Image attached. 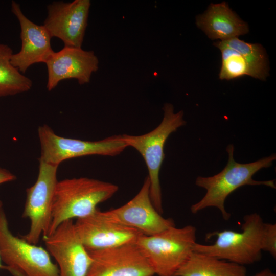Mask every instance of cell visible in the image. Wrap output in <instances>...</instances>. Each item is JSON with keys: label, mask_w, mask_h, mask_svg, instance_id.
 <instances>
[{"label": "cell", "mask_w": 276, "mask_h": 276, "mask_svg": "<svg viewBox=\"0 0 276 276\" xmlns=\"http://www.w3.org/2000/svg\"><path fill=\"white\" fill-rule=\"evenodd\" d=\"M226 150L228 155V162L220 172L210 177H197L196 185L205 189L206 192L201 200L191 206L192 213L196 214L209 207H215L219 209L223 219L228 220L231 215L225 210V201L236 189L245 185H265L275 188L274 180L257 181L252 179V176L260 170L272 166L276 159L275 154L254 162L241 164L234 158V147L232 144L228 145Z\"/></svg>", "instance_id": "cell-1"}, {"label": "cell", "mask_w": 276, "mask_h": 276, "mask_svg": "<svg viewBox=\"0 0 276 276\" xmlns=\"http://www.w3.org/2000/svg\"><path fill=\"white\" fill-rule=\"evenodd\" d=\"M118 189V186L114 183L87 177L58 181L48 235L66 220L77 219L93 214L97 210L99 204L112 197Z\"/></svg>", "instance_id": "cell-2"}, {"label": "cell", "mask_w": 276, "mask_h": 276, "mask_svg": "<svg viewBox=\"0 0 276 276\" xmlns=\"http://www.w3.org/2000/svg\"><path fill=\"white\" fill-rule=\"evenodd\" d=\"M164 117L160 123L153 130L141 135H120L127 147L135 149L143 157L148 171L150 197L155 209L163 213L159 171L165 158V144L169 136L177 129L186 124L183 112L174 111L171 104L163 107Z\"/></svg>", "instance_id": "cell-3"}, {"label": "cell", "mask_w": 276, "mask_h": 276, "mask_svg": "<svg viewBox=\"0 0 276 276\" xmlns=\"http://www.w3.org/2000/svg\"><path fill=\"white\" fill-rule=\"evenodd\" d=\"M196 228L188 225L171 227L153 235H141L135 242L155 274L174 276L194 251Z\"/></svg>", "instance_id": "cell-4"}, {"label": "cell", "mask_w": 276, "mask_h": 276, "mask_svg": "<svg viewBox=\"0 0 276 276\" xmlns=\"http://www.w3.org/2000/svg\"><path fill=\"white\" fill-rule=\"evenodd\" d=\"M264 222L257 213L244 217L240 232L224 230L208 234L216 236L215 243L204 245L196 243L194 251L244 266L259 261L262 257Z\"/></svg>", "instance_id": "cell-5"}, {"label": "cell", "mask_w": 276, "mask_h": 276, "mask_svg": "<svg viewBox=\"0 0 276 276\" xmlns=\"http://www.w3.org/2000/svg\"><path fill=\"white\" fill-rule=\"evenodd\" d=\"M0 257L13 276H59L56 264L44 248L13 235L0 207Z\"/></svg>", "instance_id": "cell-6"}, {"label": "cell", "mask_w": 276, "mask_h": 276, "mask_svg": "<svg viewBox=\"0 0 276 276\" xmlns=\"http://www.w3.org/2000/svg\"><path fill=\"white\" fill-rule=\"evenodd\" d=\"M38 135L41 147L39 161L57 166L65 160L81 156L117 155L127 147L120 135L97 141H83L59 136L45 124L39 126Z\"/></svg>", "instance_id": "cell-7"}, {"label": "cell", "mask_w": 276, "mask_h": 276, "mask_svg": "<svg viewBox=\"0 0 276 276\" xmlns=\"http://www.w3.org/2000/svg\"><path fill=\"white\" fill-rule=\"evenodd\" d=\"M37 180L26 189L22 217L30 221L28 232L21 237L29 243L37 244L40 237L48 235L51 223L52 207L58 182V166L39 161Z\"/></svg>", "instance_id": "cell-8"}, {"label": "cell", "mask_w": 276, "mask_h": 276, "mask_svg": "<svg viewBox=\"0 0 276 276\" xmlns=\"http://www.w3.org/2000/svg\"><path fill=\"white\" fill-rule=\"evenodd\" d=\"M46 249L55 259L59 276H86L92 259L80 240L73 220L61 223L43 237Z\"/></svg>", "instance_id": "cell-9"}, {"label": "cell", "mask_w": 276, "mask_h": 276, "mask_svg": "<svg viewBox=\"0 0 276 276\" xmlns=\"http://www.w3.org/2000/svg\"><path fill=\"white\" fill-rule=\"evenodd\" d=\"M148 176L137 194L118 208L102 212L108 220L135 229L145 235H153L175 226L173 220L165 218L152 204Z\"/></svg>", "instance_id": "cell-10"}, {"label": "cell", "mask_w": 276, "mask_h": 276, "mask_svg": "<svg viewBox=\"0 0 276 276\" xmlns=\"http://www.w3.org/2000/svg\"><path fill=\"white\" fill-rule=\"evenodd\" d=\"M87 251L92 262L86 276H153L155 274L135 243Z\"/></svg>", "instance_id": "cell-11"}, {"label": "cell", "mask_w": 276, "mask_h": 276, "mask_svg": "<svg viewBox=\"0 0 276 276\" xmlns=\"http://www.w3.org/2000/svg\"><path fill=\"white\" fill-rule=\"evenodd\" d=\"M90 5L89 0L53 2L47 6L43 26L51 37L60 39L64 47L81 48Z\"/></svg>", "instance_id": "cell-12"}, {"label": "cell", "mask_w": 276, "mask_h": 276, "mask_svg": "<svg viewBox=\"0 0 276 276\" xmlns=\"http://www.w3.org/2000/svg\"><path fill=\"white\" fill-rule=\"evenodd\" d=\"M76 231L85 248L96 250L135 243L141 232L106 219L98 209L93 214L77 219Z\"/></svg>", "instance_id": "cell-13"}, {"label": "cell", "mask_w": 276, "mask_h": 276, "mask_svg": "<svg viewBox=\"0 0 276 276\" xmlns=\"http://www.w3.org/2000/svg\"><path fill=\"white\" fill-rule=\"evenodd\" d=\"M48 72L47 88L52 90L64 80L76 79L79 84L89 82L99 67V60L93 51L64 47L54 52L45 63Z\"/></svg>", "instance_id": "cell-14"}, {"label": "cell", "mask_w": 276, "mask_h": 276, "mask_svg": "<svg viewBox=\"0 0 276 276\" xmlns=\"http://www.w3.org/2000/svg\"><path fill=\"white\" fill-rule=\"evenodd\" d=\"M11 10L19 21L21 41L20 50L12 54L11 62L24 73L33 64L45 63L55 51L51 44L52 37L43 25H38L27 17L15 1H12Z\"/></svg>", "instance_id": "cell-15"}, {"label": "cell", "mask_w": 276, "mask_h": 276, "mask_svg": "<svg viewBox=\"0 0 276 276\" xmlns=\"http://www.w3.org/2000/svg\"><path fill=\"white\" fill-rule=\"evenodd\" d=\"M196 25L212 40H227L249 32L247 24L225 2L211 4L203 14L197 17Z\"/></svg>", "instance_id": "cell-16"}, {"label": "cell", "mask_w": 276, "mask_h": 276, "mask_svg": "<svg viewBox=\"0 0 276 276\" xmlns=\"http://www.w3.org/2000/svg\"><path fill=\"white\" fill-rule=\"evenodd\" d=\"M245 266L193 251L174 276H246Z\"/></svg>", "instance_id": "cell-17"}, {"label": "cell", "mask_w": 276, "mask_h": 276, "mask_svg": "<svg viewBox=\"0 0 276 276\" xmlns=\"http://www.w3.org/2000/svg\"><path fill=\"white\" fill-rule=\"evenodd\" d=\"M11 47L0 43V97L13 96L30 90L32 81L11 63Z\"/></svg>", "instance_id": "cell-18"}, {"label": "cell", "mask_w": 276, "mask_h": 276, "mask_svg": "<svg viewBox=\"0 0 276 276\" xmlns=\"http://www.w3.org/2000/svg\"><path fill=\"white\" fill-rule=\"evenodd\" d=\"M218 42L236 50L244 57L252 77L261 80L266 79L269 72L268 58L266 51L261 44L246 42L238 37Z\"/></svg>", "instance_id": "cell-19"}, {"label": "cell", "mask_w": 276, "mask_h": 276, "mask_svg": "<svg viewBox=\"0 0 276 276\" xmlns=\"http://www.w3.org/2000/svg\"><path fill=\"white\" fill-rule=\"evenodd\" d=\"M214 45L221 52L222 64L219 74L221 80H229L248 75L252 77L251 72L244 57L238 52L220 44Z\"/></svg>", "instance_id": "cell-20"}, {"label": "cell", "mask_w": 276, "mask_h": 276, "mask_svg": "<svg viewBox=\"0 0 276 276\" xmlns=\"http://www.w3.org/2000/svg\"><path fill=\"white\" fill-rule=\"evenodd\" d=\"M262 250L268 252L276 258V224L264 223Z\"/></svg>", "instance_id": "cell-21"}, {"label": "cell", "mask_w": 276, "mask_h": 276, "mask_svg": "<svg viewBox=\"0 0 276 276\" xmlns=\"http://www.w3.org/2000/svg\"><path fill=\"white\" fill-rule=\"evenodd\" d=\"M16 179V176L8 170L0 167V184L11 181Z\"/></svg>", "instance_id": "cell-22"}, {"label": "cell", "mask_w": 276, "mask_h": 276, "mask_svg": "<svg viewBox=\"0 0 276 276\" xmlns=\"http://www.w3.org/2000/svg\"><path fill=\"white\" fill-rule=\"evenodd\" d=\"M252 276H276V274L269 269L266 268Z\"/></svg>", "instance_id": "cell-23"}, {"label": "cell", "mask_w": 276, "mask_h": 276, "mask_svg": "<svg viewBox=\"0 0 276 276\" xmlns=\"http://www.w3.org/2000/svg\"><path fill=\"white\" fill-rule=\"evenodd\" d=\"M1 262H2V260H1V257H0V269H4L5 266H4V265L2 264Z\"/></svg>", "instance_id": "cell-24"}, {"label": "cell", "mask_w": 276, "mask_h": 276, "mask_svg": "<svg viewBox=\"0 0 276 276\" xmlns=\"http://www.w3.org/2000/svg\"><path fill=\"white\" fill-rule=\"evenodd\" d=\"M3 204L2 202L0 201V207H2Z\"/></svg>", "instance_id": "cell-25"}]
</instances>
